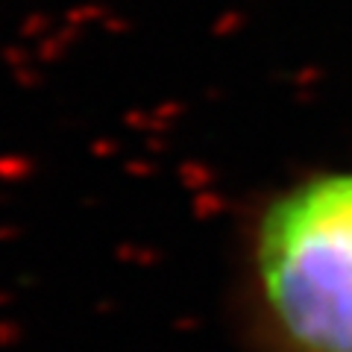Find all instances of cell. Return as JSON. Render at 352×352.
Masks as SVG:
<instances>
[{"mask_svg": "<svg viewBox=\"0 0 352 352\" xmlns=\"http://www.w3.org/2000/svg\"><path fill=\"white\" fill-rule=\"evenodd\" d=\"M226 291L241 352H352V153L244 206Z\"/></svg>", "mask_w": 352, "mask_h": 352, "instance_id": "6da1fadb", "label": "cell"}]
</instances>
